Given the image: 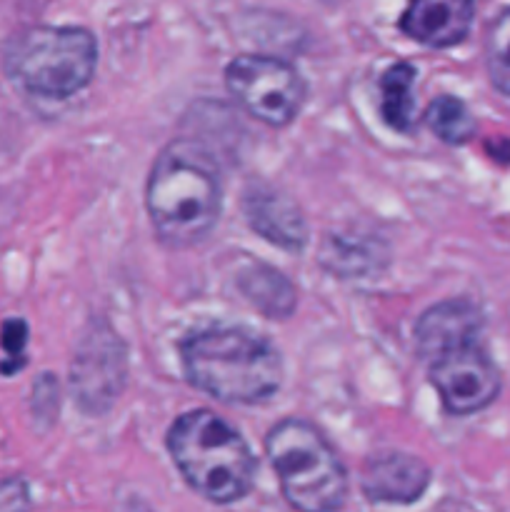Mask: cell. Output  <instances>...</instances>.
<instances>
[{
  "label": "cell",
  "mask_w": 510,
  "mask_h": 512,
  "mask_svg": "<svg viewBox=\"0 0 510 512\" xmlns=\"http://www.w3.org/2000/svg\"><path fill=\"white\" fill-rule=\"evenodd\" d=\"M145 205L163 243L173 248L200 243L223 208V183L210 150L188 138L165 145L155 158Z\"/></svg>",
  "instance_id": "obj_1"
},
{
  "label": "cell",
  "mask_w": 510,
  "mask_h": 512,
  "mask_svg": "<svg viewBox=\"0 0 510 512\" xmlns=\"http://www.w3.org/2000/svg\"><path fill=\"white\" fill-rule=\"evenodd\" d=\"M190 383L223 403H263L283 380V358L273 343L245 328H213L180 345Z\"/></svg>",
  "instance_id": "obj_2"
},
{
  "label": "cell",
  "mask_w": 510,
  "mask_h": 512,
  "mask_svg": "<svg viewBox=\"0 0 510 512\" xmlns=\"http://www.w3.org/2000/svg\"><path fill=\"white\" fill-rule=\"evenodd\" d=\"M168 450L185 483L210 503H235L253 488V453L210 410H193L175 420L168 433Z\"/></svg>",
  "instance_id": "obj_3"
},
{
  "label": "cell",
  "mask_w": 510,
  "mask_h": 512,
  "mask_svg": "<svg viewBox=\"0 0 510 512\" xmlns=\"http://www.w3.org/2000/svg\"><path fill=\"white\" fill-rule=\"evenodd\" d=\"M98 45L85 28L35 25L15 33L3 50L5 73L38 98L65 100L90 83Z\"/></svg>",
  "instance_id": "obj_4"
},
{
  "label": "cell",
  "mask_w": 510,
  "mask_h": 512,
  "mask_svg": "<svg viewBox=\"0 0 510 512\" xmlns=\"http://www.w3.org/2000/svg\"><path fill=\"white\" fill-rule=\"evenodd\" d=\"M270 465L285 500L298 512H338L348 495V475L328 440L303 420H283L265 438Z\"/></svg>",
  "instance_id": "obj_5"
},
{
  "label": "cell",
  "mask_w": 510,
  "mask_h": 512,
  "mask_svg": "<svg viewBox=\"0 0 510 512\" xmlns=\"http://www.w3.org/2000/svg\"><path fill=\"white\" fill-rule=\"evenodd\" d=\"M230 95L260 123L283 128L300 113L305 83L290 63L268 55H240L225 70Z\"/></svg>",
  "instance_id": "obj_6"
},
{
  "label": "cell",
  "mask_w": 510,
  "mask_h": 512,
  "mask_svg": "<svg viewBox=\"0 0 510 512\" xmlns=\"http://www.w3.org/2000/svg\"><path fill=\"white\" fill-rule=\"evenodd\" d=\"M128 375V355L118 335L103 320H93L80 338L70 365V390L78 408L88 415L110 410Z\"/></svg>",
  "instance_id": "obj_7"
},
{
  "label": "cell",
  "mask_w": 510,
  "mask_h": 512,
  "mask_svg": "<svg viewBox=\"0 0 510 512\" xmlns=\"http://www.w3.org/2000/svg\"><path fill=\"white\" fill-rule=\"evenodd\" d=\"M430 380L453 415H473L488 408L500 393V370L478 343L453 350L430 363Z\"/></svg>",
  "instance_id": "obj_8"
},
{
  "label": "cell",
  "mask_w": 510,
  "mask_h": 512,
  "mask_svg": "<svg viewBox=\"0 0 510 512\" xmlns=\"http://www.w3.org/2000/svg\"><path fill=\"white\" fill-rule=\"evenodd\" d=\"M483 330V313L470 300H445L420 315L415 343L420 358L435 363L453 350L475 345Z\"/></svg>",
  "instance_id": "obj_9"
},
{
  "label": "cell",
  "mask_w": 510,
  "mask_h": 512,
  "mask_svg": "<svg viewBox=\"0 0 510 512\" xmlns=\"http://www.w3.org/2000/svg\"><path fill=\"white\" fill-rule=\"evenodd\" d=\"M248 225L283 250H300L308 240V225L293 198L273 185H250L243 195Z\"/></svg>",
  "instance_id": "obj_10"
},
{
  "label": "cell",
  "mask_w": 510,
  "mask_h": 512,
  "mask_svg": "<svg viewBox=\"0 0 510 512\" xmlns=\"http://www.w3.org/2000/svg\"><path fill=\"white\" fill-rule=\"evenodd\" d=\"M473 15V0H410L400 30L428 48H450L468 35Z\"/></svg>",
  "instance_id": "obj_11"
},
{
  "label": "cell",
  "mask_w": 510,
  "mask_h": 512,
  "mask_svg": "<svg viewBox=\"0 0 510 512\" xmlns=\"http://www.w3.org/2000/svg\"><path fill=\"white\" fill-rule=\"evenodd\" d=\"M430 470L413 455L393 453L370 460L363 473V493L373 503L410 505L428 490Z\"/></svg>",
  "instance_id": "obj_12"
},
{
  "label": "cell",
  "mask_w": 510,
  "mask_h": 512,
  "mask_svg": "<svg viewBox=\"0 0 510 512\" xmlns=\"http://www.w3.org/2000/svg\"><path fill=\"white\" fill-rule=\"evenodd\" d=\"M238 288L268 318L285 320L295 310L293 283L270 265H248L238 275Z\"/></svg>",
  "instance_id": "obj_13"
},
{
  "label": "cell",
  "mask_w": 510,
  "mask_h": 512,
  "mask_svg": "<svg viewBox=\"0 0 510 512\" xmlns=\"http://www.w3.org/2000/svg\"><path fill=\"white\" fill-rule=\"evenodd\" d=\"M415 70L408 63H395L393 68L385 70L380 78V113L390 128L408 133L413 128L415 115V98H413Z\"/></svg>",
  "instance_id": "obj_14"
},
{
  "label": "cell",
  "mask_w": 510,
  "mask_h": 512,
  "mask_svg": "<svg viewBox=\"0 0 510 512\" xmlns=\"http://www.w3.org/2000/svg\"><path fill=\"white\" fill-rule=\"evenodd\" d=\"M320 260L328 270L338 275H363L378 268L385 255L380 253L378 243L355 235H330L323 245Z\"/></svg>",
  "instance_id": "obj_15"
},
{
  "label": "cell",
  "mask_w": 510,
  "mask_h": 512,
  "mask_svg": "<svg viewBox=\"0 0 510 512\" xmlns=\"http://www.w3.org/2000/svg\"><path fill=\"white\" fill-rule=\"evenodd\" d=\"M425 120H428V128L448 145L468 143L475 135V130H478V123H475L468 105L460 98H453V95H440V98H435L428 105Z\"/></svg>",
  "instance_id": "obj_16"
},
{
  "label": "cell",
  "mask_w": 510,
  "mask_h": 512,
  "mask_svg": "<svg viewBox=\"0 0 510 512\" xmlns=\"http://www.w3.org/2000/svg\"><path fill=\"white\" fill-rule=\"evenodd\" d=\"M485 68L495 90L510 95V8H505L490 25L485 38Z\"/></svg>",
  "instance_id": "obj_17"
},
{
  "label": "cell",
  "mask_w": 510,
  "mask_h": 512,
  "mask_svg": "<svg viewBox=\"0 0 510 512\" xmlns=\"http://www.w3.org/2000/svg\"><path fill=\"white\" fill-rule=\"evenodd\" d=\"M0 343H3L5 360L0 363V373L15 375L23 370L25 365V345H28V325L20 318H10L3 323V333H0Z\"/></svg>",
  "instance_id": "obj_18"
},
{
  "label": "cell",
  "mask_w": 510,
  "mask_h": 512,
  "mask_svg": "<svg viewBox=\"0 0 510 512\" xmlns=\"http://www.w3.org/2000/svg\"><path fill=\"white\" fill-rule=\"evenodd\" d=\"M0 512H30L28 485L20 478L0 480Z\"/></svg>",
  "instance_id": "obj_19"
}]
</instances>
